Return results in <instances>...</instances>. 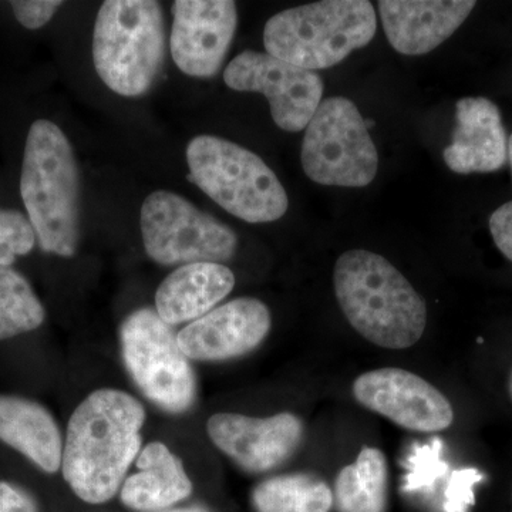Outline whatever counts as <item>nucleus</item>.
Listing matches in <instances>:
<instances>
[{
  "label": "nucleus",
  "instance_id": "5",
  "mask_svg": "<svg viewBox=\"0 0 512 512\" xmlns=\"http://www.w3.org/2000/svg\"><path fill=\"white\" fill-rule=\"evenodd\" d=\"M165 56L163 8L154 0H107L94 23L93 62L104 84L124 97L146 94Z\"/></svg>",
  "mask_w": 512,
  "mask_h": 512
},
{
  "label": "nucleus",
  "instance_id": "14",
  "mask_svg": "<svg viewBox=\"0 0 512 512\" xmlns=\"http://www.w3.org/2000/svg\"><path fill=\"white\" fill-rule=\"evenodd\" d=\"M271 326V312L264 302L239 298L185 326L177 335L178 345L188 359H232L258 348Z\"/></svg>",
  "mask_w": 512,
  "mask_h": 512
},
{
  "label": "nucleus",
  "instance_id": "15",
  "mask_svg": "<svg viewBox=\"0 0 512 512\" xmlns=\"http://www.w3.org/2000/svg\"><path fill=\"white\" fill-rule=\"evenodd\" d=\"M476 5L468 0H382L377 3L387 40L396 52L406 56L433 52L466 22Z\"/></svg>",
  "mask_w": 512,
  "mask_h": 512
},
{
  "label": "nucleus",
  "instance_id": "16",
  "mask_svg": "<svg viewBox=\"0 0 512 512\" xmlns=\"http://www.w3.org/2000/svg\"><path fill=\"white\" fill-rule=\"evenodd\" d=\"M456 128L444 150L447 167L457 174L494 173L508 160L507 133L500 109L485 97L457 101Z\"/></svg>",
  "mask_w": 512,
  "mask_h": 512
},
{
  "label": "nucleus",
  "instance_id": "24",
  "mask_svg": "<svg viewBox=\"0 0 512 512\" xmlns=\"http://www.w3.org/2000/svg\"><path fill=\"white\" fill-rule=\"evenodd\" d=\"M36 234L29 218L16 210H0V265L10 266L35 247Z\"/></svg>",
  "mask_w": 512,
  "mask_h": 512
},
{
  "label": "nucleus",
  "instance_id": "11",
  "mask_svg": "<svg viewBox=\"0 0 512 512\" xmlns=\"http://www.w3.org/2000/svg\"><path fill=\"white\" fill-rule=\"evenodd\" d=\"M353 396L367 410L406 430L434 433L454 421L453 407L439 389L397 367L363 373L353 382Z\"/></svg>",
  "mask_w": 512,
  "mask_h": 512
},
{
  "label": "nucleus",
  "instance_id": "8",
  "mask_svg": "<svg viewBox=\"0 0 512 512\" xmlns=\"http://www.w3.org/2000/svg\"><path fill=\"white\" fill-rule=\"evenodd\" d=\"M140 222L144 249L157 264H222L237 252L231 228L174 192L148 195Z\"/></svg>",
  "mask_w": 512,
  "mask_h": 512
},
{
  "label": "nucleus",
  "instance_id": "12",
  "mask_svg": "<svg viewBox=\"0 0 512 512\" xmlns=\"http://www.w3.org/2000/svg\"><path fill=\"white\" fill-rule=\"evenodd\" d=\"M171 10L174 63L187 76L214 77L237 32V5L231 0H177Z\"/></svg>",
  "mask_w": 512,
  "mask_h": 512
},
{
  "label": "nucleus",
  "instance_id": "6",
  "mask_svg": "<svg viewBox=\"0 0 512 512\" xmlns=\"http://www.w3.org/2000/svg\"><path fill=\"white\" fill-rule=\"evenodd\" d=\"M188 180L229 214L251 224L284 217L289 201L274 171L247 148L215 136L187 147Z\"/></svg>",
  "mask_w": 512,
  "mask_h": 512
},
{
  "label": "nucleus",
  "instance_id": "30",
  "mask_svg": "<svg viewBox=\"0 0 512 512\" xmlns=\"http://www.w3.org/2000/svg\"><path fill=\"white\" fill-rule=\"evenodd\" d=\"M508 390H510V397H511V400H512V370H511V373H510V380H508Z\"/></svg>",
  "mask_w": 512,
  "mask_h": 512
},
{
  "label": "nucleus",
  "instance_id": "1",
  "mask_svg": "<svg viewBox=\"0 0 512 512\" xmlns=\"http://www.w3.org/2000/svg\"><path fill=\"white\" fill-rule=\"evenodd\" d=\"M146 420L136 397L114 389L93 392L76 407L63 446L64 480L89 504L109 501L140 453Z\"/></svg>",
  "mask_w": 512,
  "mask_h": 512
},
{
  "label": "nucleus",
  "instance_id": "7",
  "mask_svg": "<svg viewBox=\"0 0 512 512\" xmlns=\"http://www.w3.org/2000/svg\"><path fill=\"white\" fill-rule=\"evenodd\" d=\"M302 167L313 183L360 188L375 180L379 156L359 109L345 97L319 104L302 144Z\"/></svg>",
  "mask_w": 512,
  "mask_h": 512
},
{
  "label": "nucleus",
  "instance_id": "10",
  "mask_svg": "<svg viewBox=\"0 0 512 512\" xmlns=\"http://www.w3.org/2000/svg\"><path fill=\"white\" fill-rule=\"evenodd\" d=\"M224 82L235 92L264 94L276 126L289 133L305 130L322 103L319 74L269 53L245 50L228 64Z\"/></svg>",
  "mask_w": 512,
  "mask_h": 512
},
{
  "label": "nucleus",
  "instance_id": "32",
  "mask_svg": "<svg viewBox=\"0 0 512 512\" xmlns=\"http://www.w3.org/2000/svg\"><path fill=\"white\" fill-rule=\"evenodd\" d=\"M195 512H202V511H200V510H195Z\"/></svg>",
  "mask_w": 512,
  "mask_h": 512
},
{
  "label": "nucleus",
  "instance_id": "31",
  "mask_svg": "<svg viewBox=\"0 0 512 512\" xmlns=\"http://www.w3.org/2000/svg\"><path fill=\"white\" fill-rule=\"evenodd\" d=\"M171 512H195V510H177V511H171Z\"/></svg>",
  "mask_w": 512,
  "mask_h": 512
},
{
  "label": "nucleus",
  "instance_id": "20",
  "mask_svg": "<svg viewBox=\"0 0 512 512\" xmlns=\"http://www.w3.org/2000/svg\"><path fill=\"white\" fill-rule=\"evenodd\" d=\"M340 512H384L387 503V461L382 451L363 447L356 463L342 468L335 484Z\"/></svg>",
  "mask_w": 512,
  "mask_h": 512
},
{
  "label": "nucleus",
  "instance_id": "22",
  "mask_svg": "<svg viewBox=\"0 0 512 512\" xmlns=\"http://www.w3.org/2000/svg\"><path fill=\"white\" fill-rule=\"evenodd\" d=\"M46 311L29 282L10 266L0 265V340L32 332Z\"/></svg>",
  "mask_w": 512,
  "mask_h": 512
},
{
  "label": "nucleus",
  "instance_id": "18",
  "mask_svg": "<svg viewBox=\"0 0 512 512\" xmlns=\"http://www.w3.org/2000/svg\"><path fill=\"white\" fill-rule=\"evenodd\" d=\"M0 441L46 473L62 468L59 426L42 404L18 396H0Z\"/></svg>",
  "mask_w": 512,
  "mask_h": 512
},
{
  "label": "nucleus",
  "instance_id": "9",
  "mask_svg": "<svg viewBox=\"0 0 512 512\" xmlns=\"http://www.w3.org/2000/svg\"><path fill=\"white\" fill-rule=\"evenodd\" d=\"M124 363L134 382L151 402L167 412L190 409L195 377L177 335L151 309L131 313L121 326Z\"/></svg>",
  "mask_w": 512,
  "mask_h": 512
},
{
  "label": "nucleus",
  "instance_id": "26",
  "mask_svg": "<svg viewBox=\"0 0 512 512\" xmlns=\"http://www.w3.org/2000/svg\"><path fill=\"white\" fill-rule=\"evenodd\" d=\"M62 2L56 0H15L10 2L15 18L26 29L43 28L55 16Z\"/></svg>",
  "mask_w": 512,
  "mask_h": 512
},
{
  "label": "nucleus",
  "instance_id": "29",
  "mask_svg": "<svg viewBox=\"0 0 512 512\" xmlns=\"http://www.w3.org/2000/svg\"><path fill=\"white\" fill-rule=\"evenodd\" d=\"M508 160H510L511 171H512V134H511V137L508 138Z\"/></svg>",
  "mask_w": 512,
  "mask_h": 512
},
{
  "label": "nucleus",
  "instance_id": "21",
  "mask_svg": "<svg viewBox=\"0 0 512 512\" xmlns=\"http://www.w3.org/2000/svg\"><path fill=\"white\" fill-rule=\"evenodd\" d=\"M252 503L258 512H329L333 494L319 478L292 474L259 484Z\"/></svg>",
  "mask_w": 512,
  "mask_h": 512
},
{
  "label": "nucleus",
  "instance_id": "2",
  "mask_svg": "<svg viewBox=\"0 0 512 512\" xmlns=\"http://www.w3.org/2000/svg\"><path fill=\"white\" fill-rule=\"evenodd\" d=\"M336 298L352 328L373 345L409 349L427 325L426 302L382 255L345 252L333 274Z\"/></svg>",
  "mask_w": 512,
  "mask_h": 512
},
{
  "label": "nucleus",
  "instance_id": "4",
  "mask_svg": "<svg viewBox=\"0 0 512 512\" xmlns=\"http://www.w3.org/2000/svg\"><path fill=\"white\" fill-rule=\"evenodd\" d=\"M375 8L367 0H325L286 9L265 25L266 52L301 69L336 66L376 35Z\"/></svg>",
  "mask_w": 512,
  "mask_h": 512
},
{
  "label": "nucleus",
  "instance_id": "13",
  "mask_svg": "<svg viewBox=\"0 0 512 512\" xmlns=\"http://www.w3.org/2000/svg\"><path fill=\"white\" fill-rule=\"evenodd\" d=\"M207 431L222 453L251 473L281 466L295 453L303 436L302 421L292 413L271 417L218 413L208 420Z\"/></svg>",
  "mask_w": 512,
  "mask_h": 512
},
{
  "label": "nucleus",
  "instance_id": "28",
  "mask_svg": "<svg viewBox=\"0 0 512 512\" xmlns=\"http://www.w3.org/2000/svg\"><path fill=\"white\" fill-rule=\"evenodd\" d=\"M0 512H37V507L22 488L0 481Z\"/></svg>",
  "mask_w": 512,
  "mask_h": 512
},
{
  "label": "nucleus",
  "instance_id": "19",
  "mask_svg": "<svg viewBox=\"0 0 512 512\" xmlns=\"http://www.w3.org/2000/svg\"><path fill=\"white\" fill-rule=\"evenodd\" d=\"M137 467L140 473L128 477L121 488V501L133 510H164L192 493L183 464L160 441L147 444Z\"/></svg>",
  "mask_w": 512,
  "mask_h": 512
},
{
  "label": "nucleus",
  "instance_id": "25",
  "mask_svg": "<svg viewBox=\"0 0 512 512\" xmlns=\"http://www.w3.org/2000/svg\"><path fill=\"white\" fill-rule=\"evenodd\" d=\"M483 480L476 468H463L448 477L444 487V512H468L474 505V487Z\"/></svg>",
  "mask_w": 512,
  "mask_h": 512
},
{
  "label": "nucleus",
  "instance_id": "23",
  "mask_svg": "<svg viewBox=\"0 0 512 512\" xmlns=\"http://www.w3.org/2000/svg\"><path fill=\"white\" fill-rule=\"evenodd\" d=\"M441 443L434 441L429 446H421L409 457V473L404 483V491L409 494L430 495L436 493L443 478H446L448 466L440 458Z\"/></svg>",
  "mask_w": 512,
  "mask_h": 512
},
{
  "label": "nucleus",
  "instance_id": "27",
  "mask_svg": "<svg viewBox=\"0 0 512 512\" xmlns=\"http://www.w3.org/2000/svg\"><path fill=\"white\" fill-rule=\"evenodd\" d=\"M490 231L497 248L512 262V201L501 205L490 218Z\"/></svg>",
  "mask_w": 512,
  "mask_h": 512
},
{
  "label": "nucleus",
  "instance_id": "17",
  "mask_svg": "<svg viewBox=\"0 0 512 512\" xmlns=\"http://www.w3.org/2000/svg\"><path fill=\"white\" fill-rule=\"evenodd\" d=\"M234 286L235 276L225 265L212 262L183 265L158 286L156 312L170 326L194 322L215 309Z\"/></svg>",
  "mask_w": 512,
  "mask_h": 512
},
{
  "label": "nucleus",
  "instance_id": "3",
  "mask_svg": "<svg viewBox=\"0 0 512 512\" xmlns=\"http://www.w3.org/2000/svg\"><path fill=\"white\" fill-rule=\"evenodd\" d=\"M20 195L40 248L70 258L79 241V168L62 130L37 120L26 138Z\"/></svg>",
  "mask_w": 512,
  "mask_h": 512
}]
</instances>
